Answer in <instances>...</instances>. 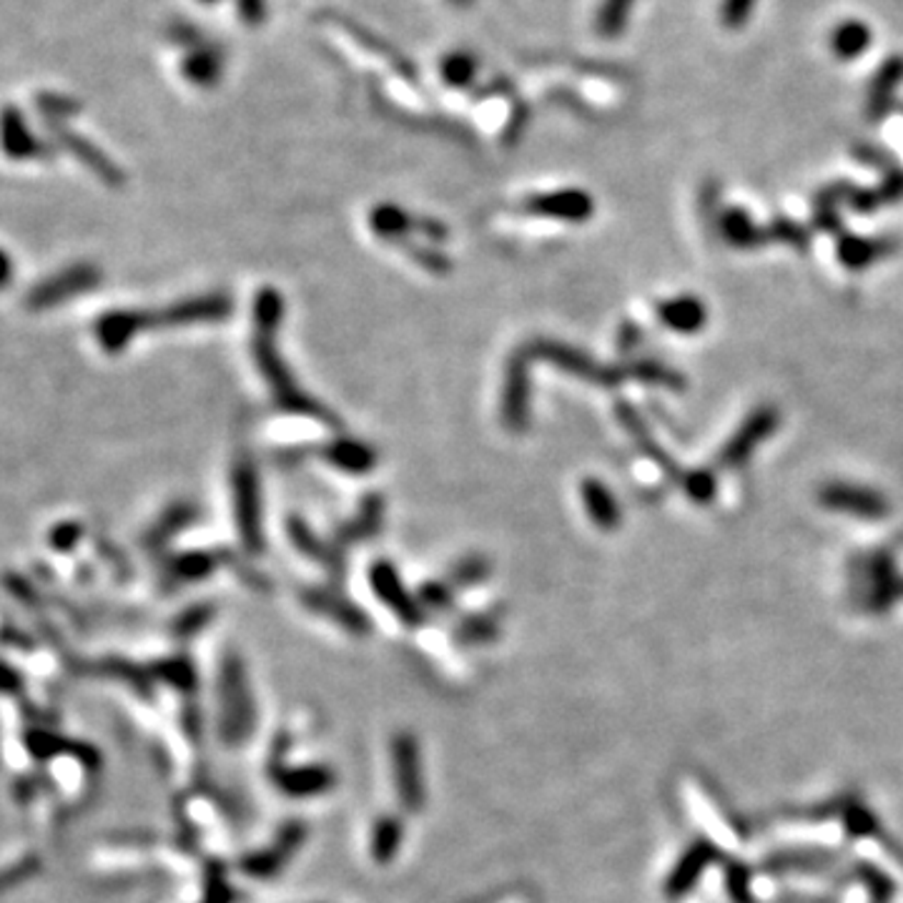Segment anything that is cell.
I'll return each instance as SVG.
<instances>
[{"mask_svg":"<svg viewBox=\"0 0 903 903\" xmlns=\"http://www.w3.org/2000/svg\"><path fill=\"white\" fill-rule=\"evenodd\" d=\"M282 317H284V299L279 297V292H274L272 286H266V289L256 294V301H254V359L259 364V369H262L268 387H272L276 404L289 412L317 416V420L321 422L334 424V416L329 414L324 407L317 404L315 399H309L297 385H294L289 369H286L284 362L279 359V350H276V332H279Z\"/></svg>","mask_w":903,"mask_h":903,"instance_id":"obj_1","label":"cell"},{"mask_svg":"<svg viewBox=\"0 0 903 903\" xmlns=\"http://www.w3.org/2000/svg\"><path fill=\"white\" fill-rule=\"evenodd\" d=\"M233 510H237V525L244 547L249 552H262V488H259L256 467L247 455L239 457L233 467Z\"/></svg>","mask_w":903,"mask_h":903,"instance_id":"obj_2","label":"cell"},{"mask_svg":"<svg viewBox=\"0 0 903 903\" xmlns=\"http://www.w3.org/2000/svg\"><path fill=\"white\" fill-rule=\"evenodd\" d=\"M519 354L529 362V359H547L552 364H558L562 372H568V375H575V377H583L587 381H593V385H603V387H615L620 385V381L630 375L622 369H613V367H601V364H595L590 357H585L583 352L572 350L568 344H560V342H550V339H545V342H535L525 346V350H519Z\"/></svg>","mask_w":903,"mask_h":903,"instance_id":"obj_3","label":"cell"},{"mask_svg":"<svg viewBox=\"0 0 903 903\" xmlns=\"http://www.w3.org/2000/svg\"><path fill=\"white\" fill-rule=\"evenodd\" d=\"M233 304L226 294H206V297H194L188 301H181L176 307H169L153 315V311H141V332L151 327H186V324H212V321H221L231 315Z\"/></svg>","mask_w":903,"mask_h":903,"instance_id":"obj_4","label":"cell"},{"mask_svg":"<svg viewBox=\"0 0 903 903\" xmlns=\"http://www.w3.org/2000/svg\"><path fill=\"white\" fill-rule=\"evenodd\" d=\"M821 505L836 512H846V515H856L864 519H881L889 515V502L883 494L868 488H858V484L846 482H831L819 494Z\"/></svg>","mask_w":903,"mask_h":903,"instance_id":"obj_5","label":"cell"},{"mask_svg":"<svg viewBox=\"0 0 903 903\" xmlns=\"http://www.w3.org/2000/svg\"><path fill=\"white\" fill-rule=\"evenodd\" d=\"M778 427V412L776 407H758V410L751 412L748 420L741 424V430H738L731 442H728L725 449L720 452V465L723 467H741L745 465V459H748L755 447L761 445L763 439H768L773 432Z\"/></svg>","mask_w":903,"mask_h":903,"instance_id":"obj_6","label":"cell"},{"mask_svg":"<svg viewBox=\"0 0 903 903\" xmlns=\"http://www.w3.org/2000/svg\"><path fill=\"white\" fill-rule=\"evenodd\" d=\"M720 858V850L716 848L713 841L708 838H696L685 850L681 861L675 864V868L667 876L665 883V896L667 899H681L685 893L693 891V885L698 883L700 873L706 871L710 864H716Z\"/></svg>","mask_w":903,"mask_h":903,"instance_id":"obj_7","label":"cell"},{"mask_svg":"<svg viewBox=\"0 0 903 903\" xmlns=\"http://www.w3.org/2000/svg\"><path fill=\"white\" fill-rule=\"evenodd\" d=\"M525 212L535 216H550V219L583 224L595 212V204L590 194L580 188H564L552 191V194L533 196L525 202Z\"/></svg>","mask_w":903,"mask_h":903,"instance_id":"obj_8","label":"cell"},{"mask_svg":"<svg viewBox=\"0 0 903 903\" xmlns=\"http://www.w3.org/2000/svg\"><path fill=\"white\" fill-rule=\"evenodd\" d=\"M372 587L375 593L385 601L392 610L402 618L407 625L420 622V607L412 603V597L407 595V590L399 583L397 570L389 562H377L375 570H372Z\"/></svg>","mask_w":903,"mask_h":903,"instance_id":"obj_9","label":"cell"},{"mask_svg":"<svg viewBox=\"0 0 903 903\" xmlns=\"http://www.w3.org/2000/svg\"><path fill=\"white\" fill-rule=\"evenodd\" d=\"M186 81L198 89H214L224 76V50L212 46V43H202V46L191 48L184 64H181Z\"/></svg>","mask_w":903,"mask_h":903,"instance_id":"obj_10","label":"cell"},{"mask_svg":"<svg viewBox=\"0 0 903 903\" xmlns=\"http://www.w3.org/2000/svg\"><path fill=\"white\" fill-rule=\"evenodd\" d=\"M0 146L13 159H28V156H43L46 149L36 141V136L28 132L25 118L19 108H5L0 113Z\"/></svg>","mask_w":903,"mask_h":903,"instance_id":"obj_11","label":"cell"},{"mask_svg":"<svg viewBox=\"0 0 903 903\" xmlns=\"http://www.w3.org/2000/svg\"><path fill=\"white\" fill-rule=\"evenodd\" d=\"M658 319L663 321L667 329H673V332L693 334L706 327L708 309L698 297H675L660 304Z\"/></svg>","mask_w":903,"mask_h":903,"instance_id":"obj_12","label":"cell"},{"mask_svg":"<svg viewBox=\"0 0 903 903\" xmlns=\"http://www.w3.org/2000/svg\"><path fill=\"white\" fill-rule=\"evenodd\" d=\"M95 284H99V272L93 266H73L64 276H56L46 286H41L31 301L33 307H48V304H56L58 299L71 297V294L91 289Z\"/></svg>","mask_w":903,"mask_h":903,"instance_id":"obj_13","label":"cell"},{"mask_svg":"<svg viewBox=\"0 0 903 903\" xmlns=\"http://www.w3.org/2000/svg\"><path fill=\"white\" fill-rule=\"evenodd\" d=\"M141 332V311H111L95 324V336L106 352H121Z\"/></svg>","mask_w":903,"mask_h":903,"instance_id":"obj_14","label":"cell"},{"mask_svg":"<svg viewBox=\"0 0 903 903\" xmlns=\"http://www.w3.org/2000/svg\"><path fill=\"white\" fill-rule=\"evenodd\" d=\"M580 494H583V502H585V510L590 519H593L595 527L605 529V533H610L620 525V505L618 500H615V494L605 488L601 480H585L583 488H580Z\"/></svg>","mask_w":903,"mask_h":903,"instance_id":"obj_15","label":"cell"},{"mask_svg":"<svg viewBox=\"0 0 903 903\" xmlns=\"http://www.w3.org/2000/svg\"><path fill=\"white\" fill-rule=\"evenodd\" d=\"M54 132H56V138L60 144L66 146L68 151L71 153H76L78 159H81L85 167L89 169H93L95 173H99V176H103L108 181V184H124V173H118V169L113 167V163L106 159V156H103L99 149H95V146H91L89 141H85L83 136H78V134H73V132H68V128H64L60 124H54Z\"/></svg>","mask_w":903,"mask_h":903,"instance_id":"obj_16","label":"cell"},{"mask_svg":"<svg viewBox=\"0 0 903 903\" xmlns=\"http://www.w3.org/2000/svg\"><path fill=\"white\" fill-rule=\"evenodd\" d=\"M321 455H324L334 467H339V470L354 472V475L369 472L372 467L377 465L375 449L357 439H339L334 442V445H329L324 452H321Z\"/></svg>","mask_w":903,"mask_h":903,"instance_id":"obj_17","label":"cell"},{"mask_svg":"<svg viewBox=\"0 0 903 903\" xmlns=\"http://www.w3.org/2000/svg\"><path fill=\"white\" fill-rule=\"evenodd\" d=\"M903 81V58H891L876 73L871 89H868V116L879 118L891 106V95Z\"/></svg>","mask_w":903,"mask_h":903,"instance_id":"obj_18","label":"cell"},{"mask_svg":"<svg viewBox=\"0 0 903 903\" xmlns=\"http://www.w3.org/2000/svg\"><path fill=\"white\" fill-rule=\"evenodd\" d=\"M831 48L841 60H856L871 48V28L861 21H844L831 33Z\"/></svg>","mask_w":903,"mask_h":903,"instance_id":"obj_19","label":"cell"},{"mask_svg":"<svg viewBox=\"0 0 903 903\" xmlns=\"http://www.w3.org/2000/svg\"><path fill=\"white\" fill-rule=\"evenodd\" d=\"M893 244L881 239H858V237H846L841 239L838 244V259L841 264H846L848 268H866L873 262H879L881 256L891 254Z\"/></svg>","mask_w":903,"mask_h":903,"instance_id":"obj_20","label":"cell"},{"mask_svg":"<svg viewBox=\"0 0 903 903\" xmlns=\"http://www.w3.org/2000/svg\"><path fill=\"white\" fill-rule=\"evenodd\" d=\"M833 861L831 854L823 850H784V854L770 856L763 864V871L768 873H788V871H823Z\"/></svg>","mask_w":903,"mask_h":903,"instance_id":"obj_21","label":"cell"},{"mask_svg":"<svg viewBox=\"0 0 903 903\" xmlns=\"http://www.w3.org/2000/svg\"><path fill=\"white\" fill-rule=\"evenodd\" d=\"M395 763H397V780L399 790H402L412 809L420 805V784H416V751L412 738H399L395 743Z\"/></svg>","mask_w":903,"mask_h":903,"instance_id":"obj_22","label":"cell"},{"mask_svg":"<svg viewBox=\"0 0 903 903\" xmlns=\"http://www.w3.org/2000/svg\"><path fill=\"white\" fill-rule=\"evenodd\" d=\"M720 233L728 239V244L733 247H758L763 244V231L751 221V216L741 212V208H728V212L720 216Z\"/></svg>","mask_w":903,"mask_h":903,"instance_id":"obj_23","label":"cell"},{"mask_svg":"<svg viewBox=\"0 0 903 903\" xmlns=\"http://www.w3.org/2000/svg\"><path fill=\"white\" fill-rule=\"evenodd\" d=\"M369 224H372V229H375L377 237L387 239V241H397V239L407 237V233H410L416 226V221L412 219V216L407 212H402V208L395 206V204L377 206L369 216Z\"/></svg>","mask_w":903,"mask_h":903,"instance_id":"obj_24","label":"cell"},{"mask_svg":"<svg viewBox=\"0 0 903 903\" xmlns=\"http://www.w3.org/2000/svg\"><path fill=\"white\" fill-rule=\"evenodd\" d=\"M636 8V0H603L595 13V31L603 38H618L628 28L630 13Z\"/></svg>","mask_w":903,"mask_h":903,"instance_id":"obj_25","label":"cell"},{"mask_svg":"<svg viewBox=\"0 0 903 903\" xmlns=\"http://www.w3.org/2000/svg\"><path fill=\"white\" fill-rule=\"evenodd\" d=\"M224 683L226 688L231 693V702H229V725H237V731H241V735L247 733V728L251 723V706H249V698H247V688H244V675H241L239 665L237 663H229L226 665V673H224Z\"/></svg>","mask_w":903,"mask_h":903,"instance_id":"obj_26","label":"cell"},{"mask_svg":"<svg viewBox=\"0 0 903 903\" xmlns=\"http://www.w3.org/2000/svg\"><path fill=\"white\" fill-rule=\"evenodd\" d=\"M439 73L445 78V83L455 85V89H462V85L470 83L477 73V58L472 54H467V50H455V54L442 58Z\"/></svg>","mask_w":903,"mask_h":903,"instance_id":"obj_27","label":"cell"},{"mask_svg":"<svg viewBox=\"0 0 903 903\" xmlns=\"http://www.w3.org/2000/svg\"><path fill=\"white\" fill-rule=\"evenodd\" d=\"M854 876L866 885L868 893H871V903H889L893 899L896 885H893V881L881 871V868H876L871 864H858Z\"/></svg>","mask_w":903,"mask_h":903,"instance_id":"obj_28","label":"cell"},{"mask_svg":"<svg viewBox=\"0 0 903 903\" xmlns=\"http://www.w3.org/2000/svg\"><path fill=\"white\" fill-rule=\"evenodd\" d=\"M844 826L848 831V836L854 838H868L879 833V821L876 815L866 809L861 803H848L844 809Z\"/></svg>","mask_w":903,"mask_h":903,"instance_id":"obj_29","label":"cell"},{"mask_svg":"<svg viewBox=\"0 0 903 903\" xmlns=\"http://www.w3.org/2000/svg\"><path fill=\"white\" fill-rule=\"evenodd\" d=\"M214 564H216V555L191 552V555H184V558H179L176 562H171V570H173V575L181 580H196V578L208 575V572L214 570Z\"/></svg>","mask_w":903,"mask_h":903,"instance_id":"obj_30","label":"cell"},{"mask_svg":"<svg viewBox=\"0 0 903 903\" xmlns=\"http://www.w3.org/2000/svg\"><path fill=\"white\" fill-rule=\"evenodd\" d=\"M725 883L728 896L733 899V903H755L751 891V868L735 861L725 864Z\"/></svg>","mask_w":903,"mask_h":903,"instance_id":"obj_31","label":"cell"},{"mask_svg":"<svg viewBox=\"0 0 903 903\" xmlns=\"http://www.w3.org/2000/svg\"><path fill=\"white\" fill-rule=\"evenodd\" d=\"M36 106H38V111L43 113V116L48 118V124H60L64 118L73 116V113L81 111V106H78L76 101L66 99V95H58V93L38 95Z\"/></svg>","mask_w":903,"mask_h":903,"instance_id":"obj_32","label":"cell"},{"mask_svg":"<svg viewBox=\"0 0 903 903\" xmlns=\"http://www.w3.org/2000/svg\"><path fill=\"white\" fill-rule=\"evenodd\" d=\"M681 484L685 488V492L698 502V505H708V502L716 498V477L708 470H696V472L683 475Z\"/></svg>","mask_w":903,"mask_h":903,"instance_id":"obj_33","label":"cell"},{"mask_svg":"<svg viewBox=\"0 0 903 903\" xmlns=\"http://www.w3.org/2000/svg\"><path fill=\"white\" fill-rule=\"evenodd\" d=\"M753 8L755 0H723V3H720V23L731 31L743 28L751 19Z\"/></svg>","mask_w":903,"mask_h":903,"instance_id":"obj_34","label":"cell"},{"mask_svg":"<svg viewBox=\"0 0 903 903\" xmlns=\"http://www.w3.org/2000/svg\"><path fill=\"white\" fill-rule=\"evenodd\" d=\"M397 841H399V826H397L395 821H385V826H381V828L377 831V836H375V854H377V858H381V861H385V858L392 856Z\"/></svg>","mask_w":903,"mask_h":903,"instance_id":"obj_35","label":"cell"},{"mask_svg":"<svg viewBox=\"0 0 903 903\" xmlns=\"http://www.w3.org/2000/svg\"><path fill=\"white\" fill-rule=\"evenodd\" d=\"M239 15L249 25H262L266 19V0H237Z\"/></svg>","mask_w":903,"mask_h":903,"instance_id":"obj_36","label":"cell"},{"mask_svg":"<svg viewBox=\"0 0 903 903\" xmlns=\"http://www.w3.org/2000/svg\"><path fill=\"white\" fill-rule=\"evenodd\" d=\"M78 535H81V527H76V525L58 527L54 533V545L58 547V550H68V547L73 545V540Z\"/></svg>","mask_w":903,"mask_h":903,"instance_id":"obj_37","label":"cell"},{"mask_svg":"<svg viewBox=\"0 0 903 903\" xmlns=\"http://www.w3.org/2000/svg\"><path fill=\"white\" fill-rule=\"evenodd\" d=\"M484 560H470V562H465L462 568L457 570V578L459 580H480L482 575H484V564H482Z\"/></svg>","mask_w":903,"mask_h":903,"instance_id":"obj_38","label":"cell"},{"mask_svg":"<svg viewBox=\"0 0 903 903\" xmlns=\"http://www.w3.org/2000/svg\"><path fill=\"white\" fill-rule=\"evenodd\" d=\"M13 688H19V675H15V673L11 671V667L0 665V690L8 693V690H13Z\"/></svg>","mask_w":903,"mask_h":903,"instance_id":"obj_39","label":"cell"},{"mask_svg":"<svg viewBox=\"0 0 903 903\" xmlns=\"http://www.w3.org/2000/svg\"><path fill=\"white\" fill-rule=\"evenodd\" d=\"M8 279H11V262H8V256L0 251V286H5Z\"/></svg>","mask_w":903,"mask_h":903,"instance_id":"obj_40","label":"cell"},{"mask_svg":"<svg viewBox=\"0 0 903 903\" xmlns=\"http://www.w3.org/2000/svg\"><path fill=\"white\" fill-rule=\"evenodd\" d=\"M452 3H455V5H467V3H470V0H452Z\"/></svg>","mask_w":903,"mask_h":903,"instance_id":"obj_41","label":"cell"},{"mask_svg":"<svg viewBox=\"0 0 903 903\" xmlns=\"http://www.w3.org/2000/svg\"><path fill=\"white\" fill-rule=\"evenodd\" d=\"M198 3H206V5H214V3H219V0H198Z\"/></svg>","mask_w":903,"mask_h":903,"instance_id":"obj_42","label":"cell"}]
</instances>
